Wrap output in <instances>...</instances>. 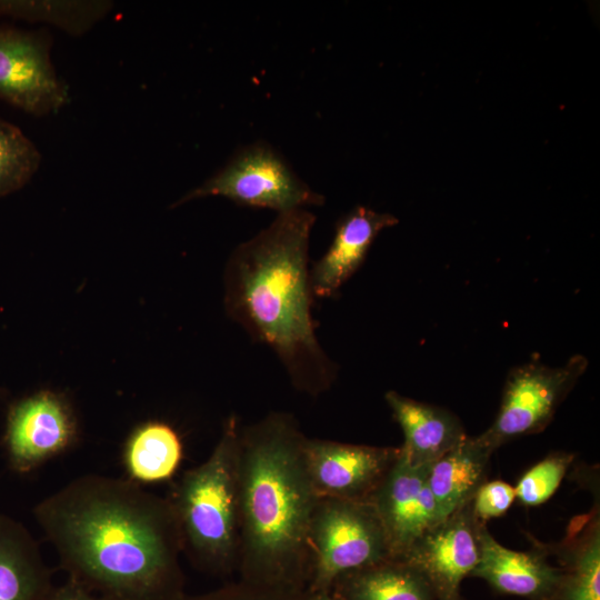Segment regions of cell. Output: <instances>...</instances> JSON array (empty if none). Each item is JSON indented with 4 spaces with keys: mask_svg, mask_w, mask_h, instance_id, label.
<instances>
[{
    "mask_svg": "<svg viewBox=\"0 0 600 600\" xmlns=\"http://www.w3.org/2000/svg\"><path fill=\"white\" fill-rule=\"evenodd\" d=\"M471 501L428 529L399 557L427 578L437 600L459 593L461 581L480 559L482 521Z\"/></svg>",
    "mask_w": 600,
    "mask_h": 600,
    "instance_id": "cell-11",
    "label": "cell"
},
{
    "mask_svg": "<svg viewBox=\"0 0 600 600\" xmlns=\"http://www.w3.org/2000/svg\"><path fill=\"white\" fill-rule=\"evenodd\" d=\"M309 544V593L329 592L341 576L392 558L371 501L319 498Z\"/></svg>",
    "mask_w": 600,
    "mask_h": 600,
    "instance_id": "cell-5",
    "label": "cell"
},
{
    "mask_svg": "<svg viewBox=\"0 0 600 600\" xmlns=\"http://www.w3.org/2000/svg\"><path fill=\"white\" fill-rule=\"evenodd\" d=\"M430 467L411 464L400 452L370 499L384 528L392 558L401 557L442 520L428 484Z\"/></svg>",
    "mask_w": 600,
    "mask_h": 600,
    "instance_id": "cell-12",
    "label": "cell"
},
{
    "mask_svg": "<svg viewBox=\"0 0 600 600\" xmlns=\"http://www.w3.org/2000/svg\"><path fill=\"white\" fill-rule=\"evenodd\" d=\"M494 450L481 434L467 437L431 464L428 484L442 519L472 500L486 482L487 467Z\"/></svg>",
    "mask_w": 600,
    "mask_h": 600,
    "instance_id": "cell-17",
    "label": "cell"
},
{
    "mask_svg": "<svg viewBox=\"0 0 600 600\" xmlns=\"http://www.w3.org/2000/svg\"><path fill=\"white\" fill-rule=\"evenodd\" d=\"M33 517L68 579L103 600H181L178 521L168 497L128 479L84 474L42 499Z\"/></svg>",
    "mask_w": 600,
    "mask_h": 600,
    "instance_id": "cell-1",
    "label": "cell"
},
{
    "mask_svg": "<svg viewBox=\"0 0 600 600\" xmlns=\"http://www.w3.org/2000/svg\"><path fill=\"white\" fill-rule=\"evenodd\" d=\"M40 163L36 144L20 128L0 119V198L24 187Z\"/></svg>",
    "mask_w": 600,
    "mask_h": 600,
    "instance_id": "cell-22",
    "label": "cell"
},
{
    "mask_svg": "<svg viewBox=\"0 0 600 600\" xmlns=\"http://www.w3.org/2000/svg\"><path fill=\"white\" fill-rule=\"evenodd\" d=\"M399 454L400 448L303 441L306 468L319 498L370 501Z\"/></svg>",
    "mask_w": 600,
    "mask_h": 600,
    "instance_id": "cell-10",
    "label": "cell"
},
{
    "mask_svg": "<svg viewBox=\"0 0 600 600\" xmlns=\"http://www.w3.org/2000/svg\"><path fill=\"white\" fill-rule=\"evenodd\" d=\"M516 499L514 487L496 480L483 482L474 493L471 504L480 521L502 516Z\"/></svg>",
    "mask_w": 600,
    "mask_h": 600,
    "instance_id": "cell-25",
    "label": "cell"
},
{
    "mask_svg": "<svg viewBox=\"0 0 600 600\" xmlns=\"http://www.w3.org/2000/svg\"><path fill=\"white\" fill-rule=\"evenodd\" d=\"M206 197H223L239 206L270 209L278 213L321 206L326 200L264 141L239 149L223 168L188 191L171 208Z\"/></svg>",
    "mask_w": 600,
    "mask_h": 600,
    "instance_id": "cell-6",
    "label": "cell"
},
{
    "mask_svg": "<svg viewBox=\"0 0 600 600\" xmlns=\"http://www.w3.org/2000/svg\"><path fill=\"white\" fill-rule=\"evenodd\" d=\"M329 593L337 600H436L427 578L399 558L341 576Z\"/></svg>",
    "mask_w": 600,
    "mask_h": 600,
    "instance_id": "cell-18",
    "label": "cell"
},
{
    "mask_svg": "<svg viewBox=\"0 0 600 600\" xmlns=\"http://www.w3.org/2000/svg\"><path fill=\"white\" fill-rule=\"evenodd\" d=\"M240 429L239 418L228 417L210 456L187 470L168 497L182 553L196 569L214 577L238 569Z\"/></svg>",
    "mask_w": 600,
    "mask_h": 600,
    "instance_id": "cell-4",
    "label": "cell"
},
{
    "mask_svg": "<svg viewBox=\"0 0 600 600\" xmlns=\"http://www.w3.org/2000/svg\"><path fill=\"white\" fill-rule=\"evenodd\" d=\"M308 600H337L329 592L309 593Z\"/></svg>",
    "mask_w": 600,
    "mask_h": 600,
    "instance_id": "cell-27",
    "label": "cell"
},
{
    "mask_svg": "<svg viewBox=\"0 0 600 600\" xmlns=\"http://www.w3.org/2000/svg\"><path fill=\"white\" fill-rule=\"evenodd\" d=\"M113 7L104 0H1L0 16L52 24L72 36L89 31Z\"/></svg>",
    "mask_w": 600,
    "mask_h": 600,
    "instance_id": "cell-20",
    "label": "cell"
},
{
    "mask_svg": "<svg viewBox=\"0 0 600 600\" xmlns=\"http://www.w3.org/2000/svg\"><path fill=\"white\" fill-rule=\"evenodd\" d=\"M442 600H463L460 596V592L450 597V598H447V599H442Z\"/></svg>",
    "mask_w": 600,
    "mask_h": 600,
    "instance_id": "cell-28",
    "label": "cell"
},
{
    "mask_svg": "<svg viewBox=\"0 0 600 600\" xmlns=\"http://www.w3.org/2000/svg\"><path fill=\"white\" fill-rule=\"evenodd\" d=\"M572 458L568 453H553L534 464L514 487L516 498L530 507L546 502L560 486Z\"/></svg>",
    "mask_w": 600,
    "mask_h": 600,
    "instance_id": "cell-23",
    "label": "cell"
},
{
    "mask_svg": "<svg viewBox=\"0 0 600 600\" xmlns=\"http://www.w3.org/2000/svg\"><path fill=\"white\" fill-rule=\"evenodd\" d=\"M314 222L308 209L278 213L234 248L223 274L229 318L270 348L293 388L311 397L328 391L338 374L311 313L309 241Z\"/></svg>",
    "mask_w": 600,
    "mask_h": 600,
    "instance_id": "cell-2",
    "label": "cell"
},
{
    "mask_svg": "<svg viewBox=\"0 0 600 600\" xmlns=\"http://www.w3.org/2000/svg\"><path fill=\"white\" fill-rule=\"evenodd\" d=\"M183 457L177 431L160 421L138 426L123 449V463L129 479L137 483H153L170 479Z\"/></svg>",
    "mask_w": 600,
    "mask_h": 600,
    "instance_id": "cell-19",
    "label": "cell"
},
{
    "mask_svg": "<svg viewBox=\"0 0 600 600\" xmlns=\"http://www.w3.org/2000/svg\"><path fill=\"white\" fill-rule=\"evenodd\" d=\"M308 596L309 592H286L239 580L209 592L184 594L181 600H308Z\"/></svg>",
    "mask_w": 600,
    "mask_h": 600,
    "instance_id": "cell-24",
    "label": "cell"
},
{
    "mask_svg": "<svg viewBox=\"0 0 600 600\" xmlns=\"http://www.w3.org/2000/svg\"><path fill=\"white\" fill-rule=\"evenodd\" d=\"M587 367L588 359L574 354L561 367L530 361L511 370L499 412L482 438L497 449L516 437L543 430Z\"/></svg>",
    "mask_w": 600,
    "mask_h": 600,
    "instance_id": "cell-7",
    "label": "cell"
},
{
    "mask_svg": "<svg viewBox=\"0 0 600 600\" xmlns=\"http://www.w3.org/2000/svg\"><path fill=\"white\" fill-rule=\"evenodd\" d=\"M53 586L37 539L23 523L0 513V600H44Z\"/></svg>",
    "mask_w": 600,
    "mask_h": 600,
    "instance_id": "cell-16",
    "label": "cell"
},
{
    "mask_svg": "<svg viewBox=\"0 0 600 600\" xmlns=\"http://www.w3.org/2000/svg\"><path fill=\"white\" fill-rule=\"evenodd\" d=\"M44 600H103L77 581L67 579L60 586H53Z\"/></svg>",
    "mask_w": 600,
    "mask_h": 600,
    "instance_id": "cell-26",
    "label": "cell"
},
{
    "mask_svg": "<svg viewBox=\"0 0 600 600\" xmlns=\"http://www.w3.org/2000/svg\"><path fill=\"white\" fill-rule=\"evenodd\" d=\"M384 399L402 429L401 456L411 464H432L468 436L448 410L388 391Z\"/></svg>",
    "mask_w": 600,
    "mask_h": 600,
    "instance_id": "cell-15",
    "label": "cell"
},
{
    "mask_svg": "<svg viewBox=\"0 0 600 600\" xmlns=\"http://www.w3.org/2000/svg\"><path fill=\"white\" fill-rule=\"evenodd\" d=\"M592 524L572 549L561 579L546 600H600V533Z\"/></svg>",
    "mask_w": 600,
    "mask_h": 600,
    "instance_id": "cell-21",
    "label": "cell"
},
{
    "mask_svg": "<svg viewBox=\"0 0 600 600\" xmlns=\"http://www.w3.org/2000/svg\"><path fill=\"white\" fill-rule=\"evenodd\" d=\"M470 576L486 580L502 593L546 600L558 586L562 569L552 567L539 553L503 547L482 523L480 559Z\"/></svg>",
    "mask_w": 600,
    "mask_h": 600,
    "instance_id": "cell-14",
    "label": "cell"
},
{
    "mask_svg": "<svg viewBox=\"0 0 600 600\" xmlns=\"http://www.w3.org/2000/svg\"><path fill=\"white\" fill-rule=\"evenodd\" d=\"M78 434L68 399L40 390L10 403L1 443L9 468L26 474L70 449Z\"/></svg>",
    "mask_w": 600,
    "mask_h": 600,
    "instance_id": "cell-8",
    "label": "cell"
},
{
    "mask_svg": "<svg viewBox=\"0 0 600 600\" xmlns=\"http://www.w3.org/2000/svg\"><path fill=\"white\" fill-rule=\"evenodd\" d=\"M399 222L391 213L358 206L337 223L333 239L310 269L314 298L333 297L357 272L378 234Z\"/></svg>",
    "mask_w": 600,
    "mask_h": 600,
    "instance_id": "cell-13",
    "label": "cell"
},
{
    "mask_svg": "<svg viewBox=\"0 0 600 600\" xmlns=\"http://www.w3.org/2000/svg\"><path fill=\"white\" fill-rule=\"evenodd\" d=\"M0 99L37 117L54 114L70 101L39 34L0 28Z\"/></svg>",
    "mask_w": 600,
    "mask_h": 600,
    "instance_id": "cell-9",
    "label": "cell"
},
{
    "mask_svg": "<svg viewBox=\"0 0 600 600\" xmlns=\"http://www.w3.org/2000/svg\"><path fill=\"white\" fill-rule=\"evenodd\" d=\"M296 418L270 412L241 426L239 443V580L308 592L309 530L319 497L309 478Z\"/></svg>",
    "mask_w": 600,
    "mask_h": 600,
    "instance_id": "cell-3",
    "label": "cell"
}]
</instances>
